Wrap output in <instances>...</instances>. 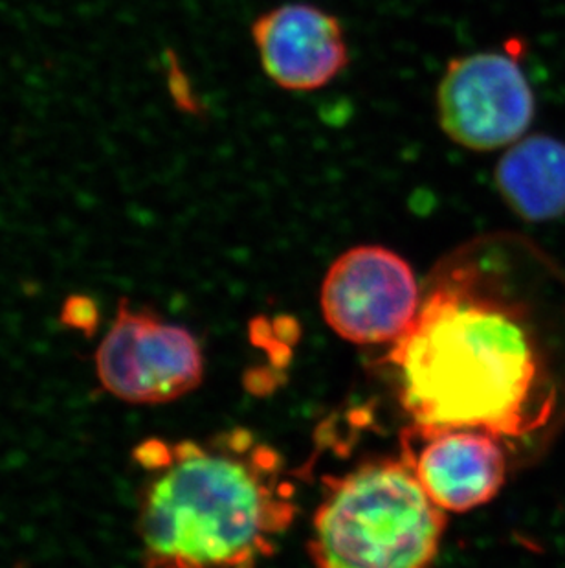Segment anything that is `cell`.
<instances>
[{
	"instance_id": "obj_1",
	"label": "cell",
	"mask_w": 565,
	"mask_h": 568,
	"mask_svg": "<svg viewBox=\"0 0 565 568\" xmlns=\"http://www.w3.org/2000/svg\"><path fill=\"white\" fill-rule=\"evenodd\" d=\"M390 363L421 435L472 429L512 458L536 456L565 424V278L520 242L446 263Z\"/></svg>"
},
{
	"instance_id": "obj_2",
	"label": "cell",
	"mask_w": 565,
	"mask_h": 568,
	"mask_svg": "<svg viewBox=\"0 0 565 568\" xmlns=\"http://www.w3.org/2000/svg\"><path fill=\"white\" fill-rule=\"evenodd\" d=\"M138 530L147 568H257L296 515L281 456L248 430L145 440Z\"/></svg>"
},
{
	"instance_id": "obj_3",
	"label": "cell",
	"mask_w": 565,
	"mask_h": 568,
	"mask_svg": "<svg viewBox=\"0 0 565 568\" xmlns=\"http://www.w3.org/2000/svg\"><path fill=\"white\" fill-rule=\"evenodd\" d=\"M444 528L410 458H374L332 478L312 519L310 559L316 568H432Z\"/></svg>"
},
{
	"instance_id": "obj_4",
	"label": "cell",
	"mask_w": 565,
	"mask_h": 568,
	"mask_svg": "<svg viewBox=\"0 0 565 568\" xmlns=\"http://www.w3.org/2000/svg\"><path fill=\"white\" fill-rule=\"evenodd\" d=\"M94 361L103 390L131 405L175 402L203 383L206 368L203 346L187 327L129 301L117 304Z\"/></svg>"
},
{
	"instance_id": "obj_5",
	"label": "cell",
	"mask_w": 565,
	"mask_h": 568,
	"mask_svg": "<svg viewBox=\"0 0 565 568\" xmlns=\"http://www.w3.org/2000/svg\"><path fill=\"white\" fill-rule=\"evenodd\" d=\"M421 302L410 263L382 245H358L338 256L320 291L327 326L358 346L396 344L415 321Z\"/></svg>"
},
{
	"instance_id": "obj_6",
	"label": "cell",
	"mask_w": 565,
	"mask_h": 568,
	"mask_svg": "<svg viewBox=\"0 0 565 568\" xmlns=\"http://www.w3.org/2000/svg\"><path fill=\"white\" fill-rule=\"evenodd\" d=\"M438 120L452 142L496 151L523 139L536 100L516 58L477 52L450 61L438 87Z\"/></svg>"
},
{
	"instance_id": "obj_7",
	"label": "cell",
	"mask_w": 565,
	"mask_h": 568,
	"mask_svg": "<svg viewBox=\"0 0 565 568\" xmlns=\"http://www.w3.org/2000/svg\"><path fill=\"white\" fill-rule=\"evenodd\" d=\"M251 39L265 74L285 91H318L349 64L341 22L318 6L296 2L263 13Z\"/></svg>"
},
{
	"instance_id": "obj_8",
	"label": "cell",
	"mask_w": 565,
	"mask_h": 568,
	"mask_svg": "<svg viewBox=\"0 0 565 568\" xmlns=\"http://www.w3.org/2000/svg\"><path fill=\"white\" fill-rule=\"evenodd\" d=\"M427 438L415 458L408 456L428 497L444 514H464L489 505L507 483V445L483 430H439Z\"/></svg>"
},
{
	"instance_id": "obj_9",
	"label": "cell",
	"mask_w": 565,
	"mask_h": 568,
	"mask_svg": "<svg viewBox=\"0 0 565 568\" xmlns=\"http://www.w3.org/2000/svg\"><path fill=\"white\" fill-rule=\"evenodd\" d=\"M494 184L523 221L558 220L565 215V142L547 134L523 136L497 162Z\"/></svg>"
},
{
	"instance_id": "obj_10",
	"label": "cell",
	"mask_w": 565,
	"mask_h": 568,
	"mask_svg": "<svg viewBox=\"0 0 565 568\" xmlns=\"http://www.w3.org/2000/svg\"><path fill=\"white\" fill-rule=\"evenodd\" d=\"M63 322L74 329L91 333L92 327H96L97 324L96 304L89 296H70L69 301L64 302Z\"/></svg>"
}]
</instances>
